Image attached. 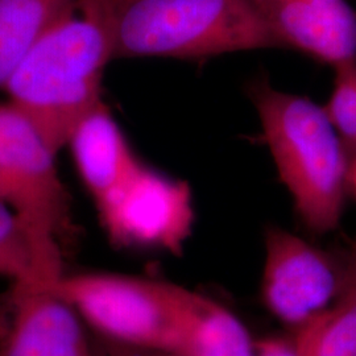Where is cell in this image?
Listing matches in <instances>:
<instances>
[{"instance_id": "1", "label": "cell", "mask_w": 356, "mask_h": 356, "mask_svg": "<svg viewBox=\"0 0 356 356\" xmlns=\"http://www.w3.org/2000/svg\"><path fill=\"white\" fill-rule=\"evenodd\" d=\"M111 60L110 0H82L26 51L3 89L58 152L102 102L103 73Z\"/></svg>"}, {"instance_id": "2", "label": "cell", "mask_w": 356, "mask_h": 356, "mask_svg": "<svg viewBox=\"0 0 356 356\" xmlns=\"http://www.w3.org/2000/svg\"><path fill=\"white\" fill-rule=\"evenodd\" d=\"M251 98L297 216L314 234L334 231L343 216L350 163L323 107L267 79L254 82Z\"/></svg>"}, {"instance_id": "3", "label": "cell", "mask_w": 356, "mask_h": 356, "mask_svg": "<svg viewBox=\"0 0 356 356\" xmlns=\"http://www.w3.org/2000/svg\"><path fill=\"white\" fill-rule=\"evenodd\" d=\"M110 31L114 60L280 48L251 0H110Z\"/></svg>"}, {"instance_id": "4", "label": "cell", "mask_w": 356, "mask_h": 356, "mask_svg": "<svg viewBox=\"0 0 356 356\" xmlns=\"http://www.w3.org/2000/svg\"><path fill=\"white\" fill-rule=\"evenodd\" d=\"M54 286L102 341L182 354L189 289L168 281L99 270L65 272Z\"/></svg>"}, {"instance_id": "5", "label": "cell", "mask_w": 356, "mask_h": 356, "mask_svg": "<svg viewBox=\"0 0 356 356\" xmlns=\"http://www.w3.org/2000/svg\"><path fill=\"white\" fill-rule=\"evenodd\" d=\"M56 154L26 115L0 103V201L20 218L45 264L61 276V241L72 231V216Z\"/></svg>"}, {"instance_id": "6", "label": "cell", "mask_w": 356, "mask_h": 356, "mask_svg": "<svg viewBox=\"0 0 356 356\" xmlns=\"http://www.w3.org/2000/svg\"><path fill=\"white\" fill-rule=\"evenodd\" d=\"M94 204L108 241L118 248L181 254L195 220L191 186L141 160Z\"/></svg>"}, {"instance_id": "7", "label": "cell", "mask_w": 356, "mask_h": 356, "mask_svg": "<svg viewBox=\"0 0 356 356\" xmlns=\"http://www.w3.org/2000/svg\"><path fill=\"white\" fill-rule=\"evenodd\" d=\"M261 300L268 312L293 331L318 317L342 286L339 269L329 254L281 227L264 238Z\"/></svg>"}, {"instance_id": "8", "label": "cell", "mask_w": 356, "mask_h": 356, "mask_svg": "<svg viewBox=\"0 0 356 356\" xmlns=\"http://www.w3.org/2000/svg\"><path fill=\"white\" fill-rule=\"evenodd\" d=\"M11 317L0 356H99L83 319L54 284L11 285Z\"/></svg>"}, {"instance_id": "9", "label": "cell", "mask_w": 356, "mask_h": 356, "mask_svg": "<svg viewBox=\"0 0 356 356\" xmlns=\"http://www.w3.org/2000/svg\"><path fill=\"white\" fill-rule=\"evenodd\" d=\"M280 48L335 67L356 58V13L346 0H251Z\"/></svg>"}, {"instance_id": "10", "label": "cell", "mask_w": 356, "mask_h": 356, "mask_svg": "<svg viewBox=\"0 0 356 356\" xmlns=\"http://www.w3.org/2000/svg\"><path fill=\"white\" fill-rule=\"evenodd\" d=\"M66 147L94 202L140 161L103 101L76 124Z\"/></svg>"}, {"instance_id": "11", "label": "cell", "mask_w": 356, "mask_h": 356, "mask_svg": "<svg viewBox=\"0 0 356 356\" xmlns=\"http://www.w3.org/2000/svg\"><path fill=\"white\" fill-rule=\"evenodd\" d=\"M82 0H0V88L40 38Z\"/></svg>"}, {"instance_id": "12", "label": "cell", "mask_w": 356, "mask_h": 356, "mask_svg": "<svg viewBox=\"0 0 356 356\" xmlns=\"http://www.w3.org/2000/svg\"><path fill=\"white\" fill-rule=\"evenodd\" d=\"M182 354L254 356V343L232 312L202 294L191 292L184 323Z\"/></svg>"}, {"instance_id": "13", "label": "cell", "mask_w": 356, "mask_h": 356, "mask_svg": "<svg viewBox=\"0 0 356 356\" xmlns=\"http://www.w3.org/2000/svg\"><path fill=\"white\" fill-rule=\"evenodd\" d=\"M293 332L305 356H356V248L334 302Z\"/></svg>"}, {"instance_id": "14", "label": "cell", "mask_w": 356, "mask_h": 356, "mask_svg": "<svg viewBox=\"0 0 356 356\" xmlns=\"http://www.w3.org/2000/svg\"><path fill=\"white\" fill-rule=\"evenodd\" d=\"M0 277L11 285L56 284L61 276L53 273L38 252V245L20 218L0 201Z\"/></svg>"}, {"instance_id": "15", "label": "cell", "mask_w": 356, "mask_h": 356, "mask_svg": "<svg viewBox=\"0 0 356 356\" xmlns=\"http://www.w3.org/2000/svg\"><path fill=\"white\" fill-rule=\"evenodd\" d=\"M323 110L344 145L356 151V58L335 66L334 88Z\"/></svg>"}, {"instance_id": "16", "label": "cell", "mask_w": 356, "mask_h": 356, "mask_svg": "<svg viewBox=\"0 0 356 356\" xmlns=\"http://www.w3.org/2000/svg\"><path fill=\"white\" fill-rule=\"evenodd\" d=\"M254 356H305L296 337L266 338L254 343Z\"/></svg>"}, {"instance_id": "17", "label": "cell", "mask_w": 356, "mask_h": 356, "mask_svg": "<svg viewBox=\"0 0 356 356\" xmlns=\"http://www.w3.org/2000/svg\"><path fill=\"white\" fill-rule=\"evenodd\" d=\"M98 350L104 356H189L181 353H164V351H149V350H140L132 348L126 346L110 343L101 339Z\"/></svg>"}, {"instance_id": "18", "label": "cell", "mask_w": 356, "mask_h": 356, "mask_svg": "<svg viewBox=\"0 0 356 356\" xmlns=\"http://www.w3.org/2000/svg\"><path fill=\"white\" fill-rule=\"evenodd\" d=\"M11 292L0 293V339L4 337L11 317Z\"/></svg>"}, {"instance_id": "19", "label": "cell", "mask_w": 356, "mask_h": 356, "mask_svg": "<svg viewBox=\"0 0 356 356\" xmlns=\"http://www.w3.org/2000/svg\"><path fill=\"white\" fill-rule=\"evenodd\" d=\"M348 185L350 189L356 194V156L355 159L353 160V163L350 164V173H348Z\"/></svg>"}, {"instance_id": "20", "label": "cell", "mask_w": 356, "mask_h": 356, "mask_svg": "<svg viewBox=\"0 0 356 356\" xmlns=\"http://www.w3.org/2000/svg\"><path fill=\"white\" fill-rule=\"evenodd\" d=\"M97 350H98V348H97ZM98 353H99V356H104V355H103L102 353H101V351H99V350H98Z\"/></svg>"}, {"instance_id": "21", "label": "cell", "mask_w": 356, "mask_h": 356, "mask_svg": "<svg viewBox=\"0 0 356 356\" xmlns=\"http://www.w3.org/2000/svg\"><path fill=\"white\" fill-rule=\"evenodd\" d=\"M0 341H1V339H0Z\"/></svg>"}]
</instances>
